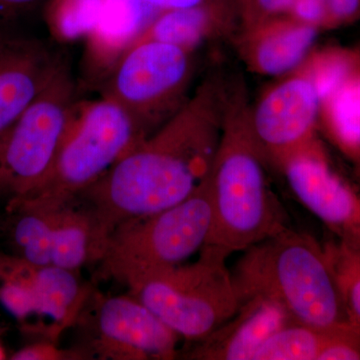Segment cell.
<instances>
[{"instance_id":"6da1fadb","label":"cell","mask_w":360,"mask_h":360,"mask_svg":"<svg viewBox=\"0 0 360 360\" xmlns=\"http://www.w3.org/2000/svg\"><path fill=\"white\" fill-rule=\"evenodd\" d=\"M229 82L210 75L167 122L75 200L110 236L127 220L162 212L188 198L210 174L220 141Z\"/></svg>"},{"instance_id":"7a4b0ae2","label":"cell","mask_w":360,"mask_h":360,"mask_svg":"<svg viewBox=\"0 0 360 360\" xmlns=\"http://www.w3.org/2000/svg\"><path fill=\"white\" fill-rule=\"evenodd\" d=\"M250 110L243 82L229 84L219 148L207 175L212 229L200 250L225 259L290 226L270 186L269 163L253 136Z\"/></svg>"},{"instance_id":"3957f363","label":"cell","mask_w":360,"mask_h":360,"mask_svg":"<svg viewBox=\"0 0 360 360\" xmlns=\"http://www.w3.org/2000/svg\"><path fill=\"white\" fill-rule=\"evenodd\" d=\"M239 303L267 298L292 321L329 329L352 321L323 243L307 232L288 227L250 246L231 269Z\"/></svg>"},{"instance_id":"277c9868","label":"cell","mask_w":360,"mask_h":360,"mask_svg":"<svg viewBox=\"0 0 360 360\" xmlns=\"http://www.w3.org/2000/svg\"><path fill=\"white\" fill-rule=\"evenodd\" d=\"M212 220L206 176L181 202L115 226L96 264L98 276L129 288L153 270L184 264L194 253L200 252Z\"/></svg>"},{"instance_id":"5b68a950","label":"cell","mask_w":360,"mask_h":360,"mask_svg":"<svg viewBox=\"0 0 360 360\" xmlns=\"http://www.w3.org/2000/svg\"><path fill=\"white\" fill-rule=\"evenodd\" d=\"M146 137L129 111L110 98L77 103L49 179L20 200L52 207L70 203Z\"/></svg>"},{"instance_id":"8992f818","label":"cell","mask_w":360,"mask_h":360,"mask_svg":"<svg viewBox=\"0 0 360 360\" xmlns=\"http://www.w3.org/2000/svg\"><path fill=\"white\" fill-rule=\"evenodd\" d=\"M226 260L200 251L193 264L153 270L127 290L186 345H191L210 335L238 309V292Z\"/></svg>"},{"instance_id":"52a82bcc","label":"cell","mask_w":360,"mask_h":360,"mask_svg":"<svg viewBox=\"0 0 360 360\" xmlns=\"http://www.w3.org/2000/svg\"><path fill=\"white\" fill-rule=\"evenodd\" d=\"M66 65L13 122L0 130V202L30 196L44 186L77 108Z\"/></svg>"},{"instance_id":"ba28073f","label":"cell","mask_w":360,"mask_h":360,"mask_svg":"<svg viewBox=\"0 0 360 360\" xmlns=\"http://www.w3.org/2000/svg\"><path fill=\"white\" fill-rule=\"evenodd\" d=\"M193 52L156 40L132 44L104 80L103 96L129 111L149 136L188 99Z\"/></svg>"},{"instance_id":"9c48e42d","label":"cell","mask_w":360,"mask_h":360,"mask_svg":"<svg viewBox=\"0 0 360 360\" xmlns=\"http://www.w3.org/2000/svg\"><path fill=\"white\" fill-rule=\"evenodd\" d=\"M75 326L77 347L90 360H172L181 338L129 292L105 296L94 290Z\"/></svg>"},{"instance_id":"30bf717a","label":"cell","mask_w":360,"mask_h":360,"mask_svg":"<svg viewBox=\"0 0 360 360\" xmlns=\"http://www.w3.org/2000/svg\"><path fill=\"white\" fill-rule=\"evenodd\" d=\"M276 168L298 202L333 238L360 245V191L333 167L319 139L296 149Z\"/></svg>"},{"instance_id":"8fae6325","label":"cell","mask_w":360,"mask_h":360,"mask_svg":"<svg viewBox=\"0 0 360 360\" xmlns=\"http://www.w3.org/2000/svg\"><path fill=\"white\" fill-rule=\"evenodd\" d=\"M321 98L302 70L286 75L250 110L253 136L269 165H277L296 149L317 139Z\"/></svg>"},{"instance_id":"7c38bea8","label":"cell","mask_w":360,"mask_h":360,"mask_svg":"<svg viewBox=\"0 0 360 360\" xmlns=\"http://www.w3.org/2000/svg\"><path fill=\"white\" fill-rule=\"evenodd\" d=\"M65 65L41 40L0 28V130L27 108Z\"/></svg>"},{"instance_id":"4fadbf2b","label":"cell","mask_w":360,"mask_h":360,"mask_svg":"<svg viewBox=\"0 0 360 360\" xmlns=\"http://www.w3.org/2000/svg\"><path fill=\"white\" fill-rule=\"evenodd\" d=\"M290 321L278 303L259 296L248 298L210 335L180 349L177 359L252 360L269 336Z\"/></svg>"},{"instance_id":"5bb4252c","label":"cell","mask_w":360,"mask_h":360,"mask_svg":"<svg viewBox=\"0 0 360 360\" xmlns=\"http://www.w3.org/2000/svg\"><path fill=\"white\" fill-rule=\"evenodd\" d=\"M321 28L290 14L241 27L238 49L246 66L262 75H285L302 65Z\"/></svg>"},{"instance_id":"9a60e30c","label":"cell","mask_w":360,"mask_h":360,"mask_svg":"<svg viewBox=\"0 0 360 360\" xmlns=\"http://www.w3.org/2000/svg\"><path fill=\"white\" fill-rule=\"evenodd\" d=\"M239 25L238 0H205L188 8L160 11L132 44L156 40L194 51L205 42L238 34Z\"/></svg>"},{"instance_id":"2e32d148","label":"cell","mask_w":360,"mask_h":360,"mask_svg":"<svg viewBox=\"0 0 360 360\" xmlns=\"http://www.w3.org/2000/svg\"><path fill=\"white\" fill-rule=\"evenodd\" d=\"M35 290L39 322L27 335L58 343L63 333L77 324L94 288L80 277V271L37 265Z\"/></svg>"},{"instance_id":"e0dca14e","label":"cell","mask_w":360,"mask_h":360,"mask_svg":"<svg viewBox=\"0 0 360 360\" xmlns=\"http://www.w3.org/2000/svg\"><path fill=\"white\" fill-rule=\"evenodd\" d=\"M54 208L51 265L80 271L98 264L108 236L96 215L77 200Z\"/></svg>"},{"instance_id":"ac0fdd59","label":"cell","mask_w":360,"mask_h":360,"mask_svg":"<svg viewBox=\"0 0 360 360\" xmlns=\"http://www.w3.org/2000/svg\"><path fill=\"white\" fill-rule=\"evenodd\" d=\"M153 11L144 0H103L98 20L86 37L92 56L110 61L112 68L155 18Z\"/></svg>"},{"instance_id":"d6986e66","label":"cell","mask_w":360,"mask_h":360,"mask_svg":"<svg viewBox=\"0 0 360 360\" xmlns=\"http://www.w3.org/2000/svg\"><path fill=\"white\" fill-rule=\"evenodd\" d=\"M319 127L360 174V66L322 99Z\"/></svg>"},{"instance_id":"ffe728a7","label":"cell","mask_w":360,"mask_h":360,"mask_svg":"<svg viewBox=\"0 0 360 360\" xmlns=\"http://www.w3.org/2000/svg\"><path fill=\"white\" fill-rule=\"evenodd\" d=\"M35 267L13 253L0 251V304L28 333L39 322Z\"/></svg>"},{"instance_id":"44dd1931","label":"cell","mask_w":360,"mask_h":360,"mask_svg":"<svg viewBox=\"0 0 360 360\" xmlns=\"http://www.w3.org/2000/svg\"><path fill=\"white\" fill-rule=\"evenodd\" d=\"M328 330L290 321L269 336L252 360H317Z\"/></svg>"},{"instance_id":"7402d4cb","label":"cell","mask_w":360,"mask_h":360,"mask_svg":"<svg viewBox=\"0 0 360 360\" xmlns=\"http://www.w3.org/2000/svg\"><path fill=\"white\" fill-rule=\"evenodd\" d=\"M359 66V49L331 45L312 49L296 70H302L312 80L322 101Z\"/></svg>"},{"instance_id":"603a6c76","label":"cell","mask_w":360,"mask_h":360,"mask_svg":"<svg viewBox=\"0 0 360 360\" xmlns=\"http://www.w3.org/2000/svg\"><path fill=\"white\" fill-rule=\"evenodd\" d=\"M323 248L348 311L360 323V245L333 238Z\"/></svg>"},{"instance_id":"cb8c5ba5","label":"cell","mask_w":360,"mask_h":360,"mask_svg":"<svg viewBox=\"0 0 360 360\" xmlns=\"http://www.w3.org/2000/svg\"><path fill=\"white\" fill-rule=\"evenodd\" d=\"M103 0H56L47 14L49 27L63 40L87 37L101 14Z\"/></svg>"},{"instance_id":"d4e9b609","label":"cell","mask_w":360,"mask_h":360,"mask_svg":"<svg viewBox=\"0 0 360 360\" xmlns=\"http://www.w3.org/2000/svg\"><path fill=\"white\" fill-rule=\"evenodd\" d=\"M317 360H360V323L352 321L329 328Z\"/></svg>"},{"instance_id":"484cf974","label":"cell","mask_w":360,"mask_h":360,"mask_svg":"<svg viewBox=\"0 0 360 360\" xmlns=\"http://www.w3.org/2000/svg\"><path fill=\"white\" fill-rule=\"evenodd\" d=\"M13 360H90L84 350L78 347L60 348L58 343L35 340L11 355Z\"/></svg>"},{"instance_id":"4316f807","label":"cell","mask_w":360,"mask_h":360,"mask_svg":"<svg viewBox=\"0 0 360 360\" xmlns=\"http://www.w3.org/2000/svg\"><path fill=\"white\" fill-rule=\"evenodd\" d=\"M295 0H238L241 27L290 14Z\"/></svg>"},{"instance_id":"83f0119b","label":"cell","mask_w":360,"mask_h":360,"mask_svg":"<svg viewBox=\"0 0 360 360\" xmlns=\"http://www.w3.org/2000/svg\"><path fill=\"white\" fill-rule=\"evenodd\" d=\"M360 20V0H326L322 30H336Z\"/></svg>"},{"instance_id":"f1b7e54d","label":"cell","mask_w":360,"mask_h":360,"mask_svg":"<svg viewBox=\"0 0 360 360\" xmlns=\"http://www.w3.org/2000/svg\"><path fill=\"white\" fill-rule=\"evenodd\" d=\"M144 1L156 11H165L196 6L202 4L205 0H144Z\"/></svg>"},{"instance_id":"f546056e","label":"cell","mask_w":360,"mask_h":360,"mask_svg":"<svg viewBox=\"0 0 360 360\" xmlns=\"http://www.w3.org/2000/svg\"><path fill=\"white\" fill-rule=\"evenodd\" d=\"M39 0H0V22L9 20L21 9Z\"/></svg>"},{"instance_id":"4dcf8cb0","label":"cell","mask_w":360,"mask_h":360,"mask_svg":"<svg viewBox=\"0 0 360 360\" xmlns=\"http://www.w3.org/2000/svg\"><path fill=\"white\" fill-rule=\"evenodd\" d=\"M6 359V352H4V347H2L1 345H0V359Z\"/></svg>"}]
</instances>
